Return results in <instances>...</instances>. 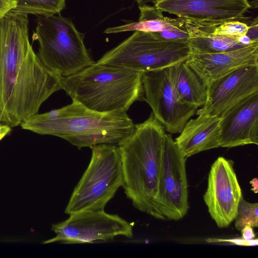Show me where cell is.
Returning a JSON list of instances; mask_svg holds the SVG:
<instances>
[{
    "instance_id": "6da1fadb",
    "label": "cell",
    "mask_w": 258,
    "mask_h": 258,
    "mask_svg": "<svg viewBox=\"0 0 258 258\" xmlns=\"http://www.w3.org/2000/svg\"><path fill=\"white\" fill-rule=\"evenodd\" d=\"M28 15L10 11L0 17V122L21 125L37 114L62 78L50 71L34 51Z\"/></svg>"
},
{
    "instance_id": "7a4b0ae2",
    "label": "cell",
    "mask_w": 258,
    "mask_h": 258,
    "mask_svg": "<svg viewBox=\"0 0 258 258\" xmlns=\"http://www.w3.org/2000/svg\"><path fill=\"white\" fill-rule=\"evenodd\" d=\"M165 129L152 112L144 122L135 124L132 133L117 144L123 184L127 198L139 211L165 220L157 204Z\"/></svg>"
},
{
    "instance_id": "3957f363",
    "label": "cell",
    "mask_w": 258,
    "mask_h": 258,
    "mask_svg": "<svg viewBox=\"0 0 258 258\" xmlns=\"http://www.w3.org/2000/svg\"><path fill=\"white\" fill-rule=\"evenodd\" d=\"M20 125L37 134L61 138L79 149L102 144L117 145L135 127L126 111L99 112L75 101L59 109L36 114Z\"/></svg>"
},
{
    "instance_id": "277c9868",
    "label": "cell",
    "mask_w": 258,
    "mask_h": 258,
    "mask_svg": "<svg viewBox=\"0 0 258 258\" xmlns=\"http://www.w3.org/2000/svg\"><path fill=\"white\" fill-rule=\"evenodd\" d=\"M142 73L95 62L62 78V90L72 99L99 112L128 109L144 99Z\"/></svg>"
},
{
    "instance_id": "5b68a950",
    "label": "cell",
    "mask_w": 258,
    "mask_h": 258,
    "mask_svg": "<svg viewBox=\"0 0 258 258\" xmlns=\"http://www.w3.org/2000/svg\"><path fill=\"white\" fill-rule=\"evenodd\" d=\"M57 15L37 16L34 37L42 63L61 78H67L95 62L85 47L84 35L71 20Z\"/></svg>"
},
{
    "instance_id": "8992f818",
    "label": "cell",
    "mask_w": 258,
    "mask_h": 258,
    "mask_svg": "<svg viewBox=\"0 0 258 258\" xmlns=\"http://www.w3.org/2000/svg\"><path fill=\"white\" fill-rule=\"evenodd\" d=\"M89 165L75 187L65 209L68 215L104 211L123 184L120 155L117 144H102L92 148Z\"/></svg>"
},
{
    "instance_id": "52a82bcc",
    "label": "cell",
    "mask_w": 258,
    "mask_h": 258,
    "mask_svg": "<svg viewBox=\"0 0 258 258\" xmlns=\"http://www.w3.org/2000/svg\"><path fill=\"white\" fill-rule=\"evenodd\" d=\"M191 53L186 42L165 39L154 32L135 31L97 62L145 73L184 62Z\"/></svg>"
},
{
    "instance_id": "ba28073f",
    "label": "cell",
    "mask_w": 258,
    "mask_h": 258,
    "mask_svg": "<svg viewBox=\"0 0 258 258\" xmlns=\"http://www.w3.org/2000/svg\"><path fill=\"white\" fill-rule=\"evenodd\" d=\"M56 234L43 244L60 242L80 244L107 242L118 236L132 238L133 225L117 215L104 211H84L70 215L67 220L53 224Z\"/></svg>"
},
{
    "instance_id": "9c48e42d",
    "label": "cell",
    "mask_w": 258,
    "mask_h": 258,
    "mask_svg": "<svg viewBox=\"0 0 258 258\" xmlns=\"http://www.w3.org/2000/svg\"><path fill=\"white\" fill-rule=\"evenodd\" d=\"M185 162L171 135L165 134L157 196L165 220H179L188 210Z\"/></svg>"
},
{
    "instance_id": "30bf717a",
    "label": "cell",
    "mask_w": 258,
    "mask_h": 258,
    "mask_svg": "<svg viewBox=\"0 0 258 258\" xmlns=\"http://www.w3.org/2000/svg\"><path fill=\"white\" fill-rule=\"evenodd\" d=\"M145 100L156 118L170 134L180 133L198 107L183 103L177 97L170 67L142 73Z\"/></svg>"
},
{
    "instance_id": "8fae6325",
    "label": "cell",
    "mask_w": 258,
    "mask_h": 258,
    "mask_svg": "<svg viewBox=\"0 0 258 258\" xmlns=\"http://www.w3.org/2000/svg\"><path fill=\"white\" fill-rule=\"evenodd\" d=\"M242 197L233 161L219 157L211 167L204 195L208 212L218 227H227L234 221Z\"/></svg>"
},
{
    "instance_id": "7c38bea8",
    "label": "cell",
    "mask_w": 258,
    "mask_h": 258,
    "mask_svg": "<svg viewBox=\"0 0 258 258\" xmlns=\"http://www.w3.org/2000/svg\"><path fill=\"white\" fill-rule=\"evenodd\" d=\"M153 4L162 12L205 26L242 20L251 8L247 0H157Z\"/></svg>"
},
{
    "instance_id": "4fadbf2b",
    "label": "cell",
    "mask_w": 258,
    "mask_h": 258,
    "mask_svg": "<svg viewBox=\"0 0 258 258\" xmlns=\"http://www.w3.org/2000/svg\"><path fill=\"white\" fill-rule=\"evenodd\" d=\"M258 91V65H249L210 82L206 101L198 115L220 117L229 109Z\"/></svg>"
},
{
    "instance_id": "5bb4252c",
    "label": "cell",
    "mask_w": 258,
    "mask_h": 258,
    "mask_svg": "<svg viewBox=\"0 0 258 258\" xmlns=\"http://www.w3.org/2000/svg\"><path fill=\"white\" fill-rule=\"evenodd\" d=\"M220 118V147L258 145V91L229 109Z\"/></svg>"
},
{
    "instance_id": "9a60e30c",
    "label": "cell",
    "mask_w": 258,
    "mask_h": 258,
    "mask_svg": "<svg viewBox=\"0 0 258 258\" xmlns=\"http://www.w3.org/2000/svg\"><path fill=\"white\" fill-rule=\"evenodd\" d=\"M207 86L241 67L258 65V41L235 50L214 53H194L185 61Z\"/></svg>"
},
{
    "instance_id": "2e32d148",
    "label": "cell",
    "mask_w": 258,
    "mask_h": 258,
    "mask_svg": "<svg viewBox=\"0 0 258 258\" xmlns=\"http://www.w3.org/2000/svg\"><path fill=\"white\" fill-rule=\"evenodd\" d=\"M220 119L217 116L201 114L186 123L174 140L186 158L202 151L220 147Z\"/></svg>"
},
{
    "instance_id": "e0dca14e",
    "label": "cell",
    "mask_w": 258,
    "mask_h": 258,
    "mask_svg": "<svg viewBox=\"0 0 258 258\" xmlns=\"http://www.w3.org/2000/svg\"><path fill=\"white\" fill-rule=\"evenodd\" d=\"M173 84L181 102L197 107L203 106L207 98V85L185 61L170 67Z\"/></svg>"
},
{
    "instance_id": "ac0fdd59",
    "label": "cell",
    "mask_w": 258,
    "mask_h": 258,
    "mask_svg": "<svg viewBox=\"0 0 258 258\" xmlns=\"http://www.w3.org/2000/svg\"><path fill=\"white\" fill-rule=\"evenodd\" d=\"M139 8L140 14L138 21L107 28L104 33L113 34L129 31L161 32L185 28V21L183 19L165 17L154 6L144 5L139 6Z\"/></svg>"
},
{
    "instance_id": "d6986e66",
    "label": "cell",
    "mask_w": 258,
    "mask_h": 258,
    "mask_svg": "<svg viewBox=\"0 0 258 258\" xmlns=\"http://www.w3.org/2000/svg\"><path fill=\"white\" fill-rule=\"evenodd\" d=\"M188 34L187 43L194 53H214L226 52L244 47L238 38L215 35L211 33V26H205L185 22Z\"/></svg>"
},
{
    "instance_id": "ffe728a7",
    "label": "cell",
    "mask_w": 258,
    "mask_h": 258,
    "mask_svg": "<svg viewBox=\"0 0 258 258\" xmlns=\"http://www.w3.org/2000/svg\"><path fill=\"white\" fill-rule=\"evenodd\" d=\"M16 7L10 11L16 14L49 16L59 14L66 0H15Z\"/></svg>"
},
{
    "instance_id": "44dd1931",
    "label": "cell",
    "mask_w": 258,
    "mask_h": 258,
    "mask_svg": "<svg viewBox=\"0 0 258 258\" xmlns=\"http://www.w3.org/2000/svg\"><path fill=\"white\" fill-rule=\"evenodd\" d=\"M237 230L240 231L245 225L252 228L258 226V203H250L242 197L239 202L234 220Z\"/></svg>"
},
{
    "instance_id": "7402d4cb",
    "label": "cell",
    "mask_w": 258,
    "mask_h": 258,
    "mask_svg": "<svg viewBox=\"0 0 258 258\" xmlns=\"http://www.w3.org/2000/svg\"><path fill=\"white\" fill-rule=\"evenodd\" d=\"M248 26L239 21H230L216 26H211V33L215 35L238 38L246 35Z\"/></svg>"
},
{
    "instance_id": "603a6c76",
    "label": "cell",
    "mask_w": 258,
    "mask_h": 258,
    "mask_svg": "<svg viewBox=\"0 0 258 258\" xmlns=\"http://www.w3.org/2000/svg\"><path fill=\"white\" fill-rule=\"evenodd\" d=\"M15 0H0V17L16 7Z\"/></svg>"
},
{
    "instance_id": "cb8c5ba5",
    "label": "cell",
    "mask_w": 258,
    "mask_h": 258,
    "mask_svg": "<svg viewBox=\"0 0 258 258\" xmlns=\"http://www.w3.org/2000/svg\"><path fill=\"white\" fill-rule=\"evenodd\" d=\"M258 23L257 17H256L251 23L248 29L246 35H247L251 40L258 39Z\"/></svg>"
},
{
    "instance_id": "d4e9b609",
    "label": "cell",
    "mask_w": 258,
    "mask_h": 258,
    "mask_svg": "<svg viewBox=\"0 0 258 258\" xmlns=\"http://www.w3.org/2000/svg\"><path fill=\"white\" fill-rule=\"evenodd\" d=\"M242 234V238L249 240L255 238V234L253 228L249 225H245L240 230Z\"/></svg>"
},
{
    "instance_id": "484cf974",
    "label": "cell",
    "mask_w": 258,
    "mask_h": 258,
    "mask_svg": "<svg viewBox=\"0 0 258 258\" xmlns=\"http://www.w3.org/2000/svg\"><path fill=\"white\" fill-rule=\"evenodd\" d=\"M238 42L243 46H246L257 40H251L247 35H244L238 38Z\"/></svg>"
},
{
    "instance_id": "4316f807",
    "label": "cell",
    "mask_w": 258,
    "mask_h": 258,
    "mask_svg": "<svg viewBox=\"0 0 258 258\" xmlns=\"http://www.w3.org/2000/svg\"><path fill=\"white\" fill-rule=\"evenodd\" d=\"M11 131V128L8 125L0 123V140Z\"/></svg>"
},
{
    "instance_id": "83f0119b",
    "label": "cell",
    "mask_w": 258,
    "mask_h": 258,
    "mask_svg": "<svg viewBox=\"0 0 258 258\" xmlns=\"http://www.w3.org/2000/svg\"><path fill=\"white\" fill-rule=\"evenodd\" d=\"M250 183L251 185L252 191L255 194H257L258 192V180L257 178H253L250 181Z\"/></svg>"
},
{
    "instance_id": "f1b7e54d",
    "label": "cell",
    "mask_w": 258,
    "mask_h": 258,
    "mask_svg": "<svg viewBox=\"0 0 258 258\" xmlns=\"http://www.w3.org/2000/svg\"><path fill=\"white\" fill-rule=\"evenodd\" d=\"M157 0H135L139 6L147 5L148 3L154 4Z\"/></svg>"
}]
</instances>
